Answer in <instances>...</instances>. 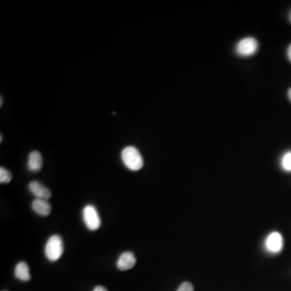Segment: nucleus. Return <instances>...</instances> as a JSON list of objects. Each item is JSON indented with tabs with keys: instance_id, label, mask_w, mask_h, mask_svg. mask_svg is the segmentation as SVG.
<instances>
[{
	"instance_id": "nucleus-1",
	"label": "nucleus",
	"mask_w": 291,
	"mask_h": 291,
	"mask_svg": "<svg viewBox=\"0 0 291 291\" xmlns=\"http://www.w3.org/2000/svg\"><path fill=\"white\" fill-rule=\"evenodd\" d=\"M122 160L125 166L131 171H138L143 167V159L139 151L134 147H126L122 152Z\"/></svg>"
},
{
	"instance_id": "nucleus-2",
	"label": "nucleus",
	"mask_w": 291,
	"mask_h": 291,
	"mask_svg": "<svg viewBox=\"0 0 291 291\" xmlns=\"http://www.w3.org/2000/svg\"><path fill=\"white\" fill-rule=\"evenodd\" d=\"M63 250L64 247H63V239L57 235H54L48 240L47 243L45 244V256L50 261H56L61 257Z\"/></svg>"
},
{
	"instance_id": "nucleus-3",
	"label": "nucleus",
	"mask_w": 291,
	"mask_h": 291,
	"mask_svg": "<svg viewBox=\"0 0 291 291\" xmlns=\"http://www.w3.org/2000/svg\"><path fill=\"white\" fill-rule=\"evenodd\" d=\"M83 219L87 228L90 230H97L101 226V218L97 208L93 205H88L83 208Z\"/></svg>"
},
{
	"instance_id": "nucleus-4",
	"label": "nucleus",
	"mask_w": 291,
	"mask_h": 291,
	"mask_svg": "<svg viewBox=\"0 0 291 291\" xmlns=\"http://www.w3.org/2000/svg\"><path fill=\"white\" fill-rule=\"evenodd\" d=\"M258 49V42L255 38H246L241 40L236 46V52L243 57L252 56L256 53Z\"/></svg>"
},
{
	"instance_id": "nucleus-5",
	"label": "nucleus",
	"mask_w": 291,
	"mask_h": 291,
	"mask_svg": "<svg viewBox=\"0 0 291 291\" xmlns=\"http://www.w3.org/2000/svg\"><path fill=\"white\" fill-rule=\"evenodd\" d=\"M28 189L35 196L36 198L44 199L48 201L51 197L52 193L50 190L38 181L30 182L28 185Z\"/></svg>"
},
{
	"instance_id": "nucleus-6",
	"label": "nucleus",
	"mask_w": 291,
	"mask_h": 291,
	"mask_svg": "<svg viewBox=\"0 0 291 291\" xmlns=\"http://www.w3.org/2000/svg\"><path fill=\"white\" fill-rule=\"evenodd\" d=\"M266 247L268 250L274 253L281 252L283 248V238L279 232H273L268 236L266 240Z\"/></svg>"
},
{
	"instance_id": "nucleus-7",
	"label": "nucleus",
	"mask_w": 291,
	"mask_h": 291,
	"mask_svg": "<svg viewBox=\"0 0 291 291\" xmlns=\"http://www.w3.org/2000/svg\"><path fill=\"white\" fill-rule=\"evenodd\" d=\"M136 257L131 252H125L121 254L117 262V267L122 271L130 270L135 266Z\"/></svg>"
},
{
	"instance_id": "nucleus-8",
	"label": "nucleus",
	"mask_w": 291,
	"mask_h": 291,
	"mask_svg": "<svg viewBox=\"0 0 291 291\" xmlns=\"http://www.w3.org/2000/svg\"><path fill=\"white\" fill-rule=\"evenodd\" d=\"M33 211L41 215V216H48L51 213V205L48 202L47 200L36 198L32 202Z\"/></svg>"
},
{
	"instance_id": "nucleus-9",
	"label": "nucleus",
	"mask_w": 291,
	"mask_h": 291,
	"mask_svg": "<svg viewBox=\"0 0 291 291\" xmlns=\"http://www.w3.org/2000/svg\"><path fill=\"white\" fill-rule=\"evenodd\" d=\"M42 166H43V160H42L41 153L39 152H37V151L32 152L28 156V170L30 171H33V172H38L42 169Z\"/></svg>"
},
{
	"instance_id": "nucleus-10",
	"label": "nucleus",
	"mask_w": 291,
	"mask_h": 291,
	"mask_svg": "<svg viewBox=\"0 0 291 291\" xmlns=\"http://www.w3.org/2000/svg\"><path fill=\"white\" fill-rule=\"evenodd\" d=\"M15 276L17 279L22 281H28L31 279L30 267L25 262L18 263L15 268Z\"/></svg>"
},
{
	"instance_id": "nucleus-11",
	"label": "nucleus",
	"mask_w": 291,
	"mask_h": 291,
	"mask_svg": "<svg viewBox=\"0 0 291 291\" xmlns=\"http://www.w3.org/2000/svg\"><path fill=\"white\" fill-rule=\"evenodd\" d=\"M12 175L10 171L5 167H0V182L1 184H8L12 181Z\"/></svg>"
},
{
	"instance_id": "nucleus-12",
	"label": "nucleus",
	"mask_w": 291,
	"mask_h": 291,
	"mask_svg": "<svg viewBox=\"0 0 291 291\" xmlns=\"http://www.w3.org/2000/svg\"><path fill=\"white\" fill-rule=\"evenodd\" d=\"M281 164L285 171H291V152L284 155Z\"/></svg>"
},
{
	"instance_id": "nucleus-13",
	"label": "nucleus",
	"mask_w": 291,
	"mask_h": 291,
	"mask_svg": "<svg viewBox=\"0 0 291 291\" xmlns=\"http://www.w3.org/2000/svg\"><path fill=\"white\" fill-rule=\"evenodd\" d=\"M177 291H194V288H193V285L190 282L185 281V282L180 285V287L178 288Z\"/></svg>"
},
{
	"instance_id": "nucleus-14",
	"label": "nucleus",
	"mask_w": 291,
	"mask_h": 291,
	"mask_svg": "<svg viewBox=\"0 0 291 291\" xmlns=\"http://www.w3.org/2000/svg\"><path fill=\"white\" fill-rule=\"evenodd\" d=\"M93 291H108V289L102 286V285H97V286L94 288Z\"/></svg>"
},
{
	"instance_id": "nucleus-15",
	"label": "nucleus",
	"mask_w": 291,
	"mask_h": 291,
	"mask_svg": "<svg viewBox=\"0 0 291 291\" xmlns=\"http://www.w3.org/2000/svg\"><path fill=\"white\" fill-rule=\"evenodd\" d=\"M287 56L288 59H289V60L291 63V45H289V48H288L287 49Z\"/></svg>"
},
{
	"instance_id": "nucleus-16",
	"label": "nucleus",
	"mask_w": 291,
	"mask_h": 291,
	"mask_svg": "<svg viewBox=\"0 0 291 291\" xmlns=\"http://www.w3.org/2000/svg\"><path fill=\"white\" fill-rule=\"evenodd\" d=\"M288 97H289V101H291V89H289V92H288Z\"/></svg>"
},
{
	"instance_id": "nucleus-17",
	"label": "nucleus",
	"mask_w": 291,
	"mask_h": 291,
	"mask_svg": "<svg viewBox=\"0 0 291 291\" xmlns=\"http://www.w3.org/2000/svg\"><path fill=\"white\" fill-rule=\"evenodd\" d=\"M3 104V98L2 97H1V105H2Z\"/></svg>"
},
{
	"instance_id": "nucleus-18",
	"label": "nucleus",
	"mask_w": 291,
	"mask_h": 291,
	"mask_svg": "<svg viewBox=\"0 0 291 291\" xmlns=\"http://www.w3.org/2000/svg\"><path fill=\"white\" fill-rule=\"evenodd\" d=\"M290 20H291V14H290Z\"/></svg>"
}]
</instances>
